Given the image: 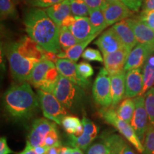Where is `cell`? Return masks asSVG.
I'll use <instances>...</instances> for the list:
<instances>
[{
    "mask_svg": "<svg viewBox=\"0 0 154 154\" xmlns=\"http://www.w3.org/2000/svg\"><path fill=\"white\" fill-rule=\"evenodd\" d=\"M153 54L154 44L138 43L130 52L124 70L127 72L133 69L142 68L146 61Z\"/></svg>",
    "mask_w": 154,
    "mask_h": 154,
    "instance_id": "4fadbf2b",
    "label": "cell"
},
{
    "mask_svg": "<svg viewBox=\"0 0 154 154\" xmlns=\"http://www.w3.org/2000/svg\"><path fill=\"white\" fill-rule=\"evenodd\" d=\"M73 149L69 147H65V146H61L60 149L59 154H71L72 152Z\"/></svg>",
    "mask_w": 154,
    "mask_h": 154,
    "instance_id": "7dc6e473",
    "label": "cell"
},
{
    "mask_svg": "<svg viewBox=\"0 0 154 154\" xmlns=\"http://www.w3.org/2000/svg\"><path fill=\"white\" fill-rule=\"evenodd\" d=\"M46 12L51 20L60 27L65 19L72 14L70 0H63L57 5L45 9Z\"/></svg>",
    "mask_w": 154,
    "mask_h": 154,
    "instance_id": "44dd1931",
    "label": "cell"
},
{
    "mask_svg": "<svg viewBox=\"0 0 154 154\" xmlns=\"http://www.w3.org/2000/svg\"><path fill=\"white\" fill-rule=\"evenodd\" d=\"M59 41L61 49L63 51H66L69 48L79 43V41L72 34V32L68 28L63 26H61L59 27Z\"/></svg>",
    "mask_w": 154,
    "mask_h": 154,
    "instance_id": "83f0119b",
    "label": "cell"
},
{
    "mask_svg": "<svg viewBox=\"0 0 154 154\" xmlns=\"http://www.w3.org/2000/svg\"><path fill=\"white\" fill-rule=\"evenodd\" d=\"M72 13L76 17H88L89 15V9L84 0H70Z\"/></svg>",
    "mask_w": 154,
    "mask_h": 154,
    "instance_id": "d6a6232c",
    "label": "cell"
},
{
    "mask_svg": "<svg viewBox=\"0 0 154 154\" xmlns=\"http://www.w3.org/2000/svg\"><path fill=\"white\" fill-rule=\"evenodd\" d=\"M82 121L84 132L86 133V134L89 135L90 136H91L92 138L95 139L98 134V128L96 125L85 116L83 117Z\"/></svg>",
    "mask_w": 154,
    "mask_h": 154,
    "instance_id": "d590c367",
    "label": "cell"
},
{
    "mask_svg": "<svg viewBox=\"0 0 154 154\" xmlns=\"http://www.w3.org/2000/svg\"><path fill=\"white\" fill-rule=\"evenodd\" d=\"M19 154H38L36 153V150L34 148H32V146L26 145L25 149L22 152H20Z\"/></svg>",
    "mask_w": 154,
    "mask_h": 154,
    "instance_id": "f6af8a7d",
    "label": "cell"
},
{
    "mask_svg": "<svg viewBox=\"0 0 154 154\" xmlns=\"http://www.w3.org/2000/svg\"><path fill=\"white\" fill-rule=\"evenodd\" d=\"M61 147V146H56L49 148V149L47 150V152H46L45 154H59Z\"/></svg>",
    "mask_w": 154,
    "mask_h": 154,
    "instance_id": "bcb514c9",
    "label": "cell"
},
{
    "mask_svg": "<svg viewBox=\"0 0 154 154\" xmlns=\"http://www.w3.org/2000/svg\"><path fill=\"white\" fill-rule=\"evenodd\" d=\"M56 146H61L60 142L59 140V135H58L57 127L51 129L49 134H47V137L45 138L44 146L46 149H48L49 148Z\"/></svg>",
    "mask_w": 154,
    "mask_h": 154,
    "instance_id": "e575fe53",
    "label": "cell"
},
{
    "mask_svg": "<svg viewBox=\"0 0 154 154\" xmlns=\"http://www.w3.org/2000/svg\"><path fill=\"white\" fill-rule=\"evenodd\" d=\"M131 51L126 47L103 57L104 68L109 72V75L124 70L125 64Z\"/></svg>",
    "mask_w": 154,
    "mask_h": 154,
    "instance_id": "e0dca14e",
    "label": "cell"
},
{
    "mask_svg": "<svg viewBox=\"0 0 154 154\" xmlns=\"http://www.w3.org/2000/svg\"><path fill=\"white\" fill-rule=\"evenodd\" d=\"M56 66L61 76L66 78L76 85L86 89L90 86L91 82L82 77L77 71V64L69 59H59L55 63Z\"/></svg>",
    "mask_w": 154,
    "mask_h": 154,
    "instance_id": "7c38bea8",
    "label": "cell"
},
{
    "mask_svg": "<svg viewBox=\"0 0 154 154\" xmlns=\"http://www.w3.org/2000/svg\"><path fill=\"white\" fill-rule=\"evenodd\" d=\"M143 145V152L142 154H154V127L150 124L146 130Z\"/></svg>",
    "mask_w": 154,
    "mask_h": 154,
    "instance_id": "1f68e13d",
    "label": "cell"
},
{
    "mask_svg": "<svg viewBox=\"0 0 154 154\" xmlns=\"http://www.w3.org/2000/svg\"><path fill=\"white\" fill-rule=\"evenodd\" d=\"M103 11L108 26L125 20L132 15L131 9L121 0L116 2L109 3Z\"/></svg>",
    "mask_w": 154,
    "mask_h": 154,
    "instance_id": "2e32d148",
    "label": "cell"
},
{
    "mask_svg": "<svg viewBox=\"0 0 154 154\" xmlns=\"http://www.w3.org/2000/svg\"><path fill=\"white\" fill-rule=\"evenodd\" d=\"M154 10V0H143L142 5V11Z\"/></svg>",
    "mask_w": 154,
    "mask_h": 154,
    "instance_id": "ee69618b",
    "label": "cell"
},
{
    "mask_svg": "<svg viewBox=\"0 0 154 154\" xmlns=\"http://www.w3.org/2000/svg\"><path fill=\"white\" fill-rule=\"evenodd\" d=\"M134 31L138 43L154 44V30L137 19H125Z\"/></svg>",
    "mask_w": 154,
    "mask_h": 154,
    "instance_id": "d6986e66",
    "label": "cell"
},
{
    "mask_svg": "<svg viewBox=\"0 0 154 154\" xmlns=\"http://www.w3.org/2000/svg\"><path fill=\"white\" fill-rule=\"evenodd\" d=\"M59 76L55 63L44 58L34 67L29 82L38 90L52 93Z\"/></svg>",
    "mask_w": 154,
    "mask_h": 154,
    "instance_id": "277c9868",
    "label": "cell"
},
{
    "mask_svg": "<svg viewBox=\"0 0 154 154\" xmlns=\"http://www.w3.org/2000/svg\"><path fill=\"white\" fill-rule=\"evenodd\" d=\"M144 96L149 124L154 127V86L148 90Z\"/></svg>",
    "mask_w": 154,
    "mask_h": 154,
    "instance_id": "4dcf8cb0",
    "label": "cell"
},
{
    "mask_svg": "<svg viewBox=\"0 0 154 154\" xmlns=\"http://www.w3.org/2000/svg\"><path fill=\"white\" fill-rule=\"evenodd\" d=\"M34 149L36 150V153L38 154H45L47 150L44 146H38V147L34 148Z\"/></svg>",
    "mask_w": 154,
    "mask_h": 154,
    "instance_id": "c3c4849f",
    "label": "cell"
},
{
    "mask_svg": "<svg viewBox=\"0 0 154 154\" xmlns=\"http://www.w3.org/2000/svg\"><path fill=\"white\" fill-rule=\"evenodd\" d=\"M99 34H94L90 36L89 38L85 40V41H83L81 42H79L78 44H76V45L73 46L72 47L69 48V49H67L66 51H61L59 54H57L58 57L59 59H69L70 60L74 61L75 62H76L79 60L80 57H82L83 52L84 51V50L86 49V47L91 42L93 41L96 36Z\"/></svg>",
    "mask_w": 154,
    "mask_h": 154,
    "instance_id": "603a6c76",
    "label": "cell"
},
{
    "mask_svg": "<svg viewBox=\"0 0 154 154\" xmlns=\"http://www.w3.org/2000/svg\"><path fill=\"white\" fill-rule=\"evenodd\" d=\"M143 88V76L142 68L128 70L126 74V92L124 98H135L140 96Z\"/></svg>",
    "mask_w": 154,
    "mask_h": 154,
    "instance_id": "9a60e30c",
    "label": "cell"
},
{
    "mask_svg": "<svg viewBox=\"0 0 154 154\" xmlns=\"http://www.w3.org/2000/svg\"><path fill=\"white\" fill-rule=\"evenodd\" d=\"M112 27L121 38L124 47L131 51L138 42L130 25L126 22V20H123L116 23Z\"/></svg>",
    "mask_w": 154,
    "mask_h": 154,
    "instance_id": "ffe728a7",
    "label": "cell"
},
{
    "mask_svg": "<svg viewBox=\"0 0 154 154\" xmlns=\"http://www.w3.org/2000/svg\"><path fill=\"white\" fill-rule=\"evenodd\" d=\"M100 114L106 122L113 126L126 139L131 143L137 151L140 153L143 152V143L138 138L131 125L126 121L121 119L117 116L115 108H106L102 109L100 111Z\"/></svg>",
    "mask_w": 154,
    "mask_h": 154,
    "instance_id": "8992f818",
    "label": "cell"
},
{
    "mask_svg": "<svg viewBox=\"0 0 154 154\" xmlns=\"http://www.w3.org/2000/svg\"><path fill=\"white\" fill-rule=\"evenodd\" d=\"M94 43L102 52L103 57L125 47L113 27L108 29L102 33Z\"/></svg>",
    "mask_w": 154,
    "mask_h": 154,
    "instance_id": "5bb4252c",
    "label": "cell"
},
{
    "mask_svg": "<svg viewBox=\"0 0 154 154\" xmlns=\"http://www.w3.org/2000/svg\"><path fill=\"white\" fill-rule=\"evenodd\" d=\"M63 0H26V3L34 8H49Z\"/></svg>",
    "mask_w": 154,
    "mask_h": 154,
    "instance_id": "8d00e7d4",
    "label": "cell"
},
{
    "mask_svg": "<svg viewBox=\"0 0 154 154\" xmlns=\"http://www.w3.org/2000/svg\"><path fill=\"white\" fill-rule=\"evenodd\" d=\"M77 71L81 76L88 79L94 74V69L91 64L86 61H82L77 64Z\"/></svg>",
    "mask_w": 154,
    "mask_h": 154,
    "instance_id": "f35d334b",
    "label": "cell"
},
{
    "mask_svg": "<svg viewBox=\"0 0 154 154\" xmlns=\"http://www.w3.org/2000/svg\"><path fill=\"white\" fill-rule=\"evenodd\" d=\"M69 143L74 148H77L81 150H85L88 147L94 140V138L83 132L80 136H76L74 134H69Z\"/></svg>",
    "mask_w": 154,
    "mask_h": 154,
    "instance_id": "f1b7e54d",
    "label": "cell"
},
{
    "mask_svg": "<svg viewBox=\"0 0 154 154\" xmlns=\"http://www.w3.org/2000/svg\"><path fill=\"white\" fill-rule=\"evenodd\" d=\"M14 153L10 148L7 145V140L5 137L0 138V154H11Z\"/></svg>",
    "mask_w": 154,
    "mask_h": 154,
    "instance_id": "7bdbcfd3",
    "label": "cell"
},
{
    "mask_svg": "<svg viewBox=\"0 0 154 154\" xmlns=\"http://www.w3.org/2000/svg\"><path fill=\"white\" fill-rule=\"evenodd\" d=\"M71 154H84L82 150L79 149H77V148H74L72 150V152Z\"/></svg>",
    "mask_w": 154,
    "mask_h": 154,
    "instance_id": "681fc988",
    "label": "cell"
},
{
    "mask_svg": "<svg viewBox=\"0 0 154 154\" xmlns=\"http://www.w3.org/2000/svg\"><path fill=\"white\" fill-rule=\"evenodd\" d=\"M89 9H101L103 10L109 3L106 0H84Z\"/></svg>",
    "mask_w": 154,
    "mask_h": 154,
    "instance_id": "60d3db41",
    "label": "cell"
},
{
    "mask_svg": "<svg viewBox=\"0 0 154 154\" xmlns=\"http://www.w3.org/2000/svg\"><path fill=\"white\" fill-rule=\"evenodd\" d=\"M61 26L68 28L79 42L85 41L94 35L92 33L91 22L88 17H76L71 14L63 20Z\"/></svg>",
    "mask_w": 154,
    "mask_h": 154,
    "instance_id": "30bf717a",
    "label": "cell"
},
{
    "mask_svg": "<svg viewBox=\"0 0 154 154\" xmlns=\"http://www.w3.org/2000/svg\"><path fill=\"white\" fill-rule=\"evenodd\" d=\"M67 110L73 111L82 105L85 97L84 88L60 75L52 92Z\"/></svg>",
    "mask_w": 154,
    "mask_h": 154,
    "instance_id": "5b68a950",
    "label": "cell"
},
{
    "mask_svg": "<svg viewBox=\"0 0 154 154\" xmlns=\"http://www.w3.org/2000/svg\"><path fill=\"white\" fill-rule=\"evenodd\" d=\"M54 123L43 118L36 119L32 124V129L26 140V145L32 148L44 146L47 134L51 129L57 127Z\"/></svg>",
    "mask_w": 154,
    "mask_h": 154,
    "instance_id": "8fae6325",
    "label": "cell"
},
{
    "mask_svg": "<svg viewBox=\"0 0 154 154\" xmlns=\"http://www.w3.org/2000/svg\"><path fill=\"white\" fill-rule=\"evenodd\" d=\"M82 57L83 59L90 61H99V62L103 61V59L100 51L96 49H92V48H87V49L84 50L82 55Z\"/></svg>",
    "mask_w": 154,
    "mask_h": 154,
    "instance_id": "74e56055",
    "label": "cell"
},
{
    "mask_svg": "<svg viewBox=\"0 0 154 154\" xmlns=\"http://www.w3.org/2000/svg\"><path fill=\"white\" fill-rule=\"evenodd\" d=\"M92 92L96 103L100 106L103 109L111 106L112 98L110 76L105 68H102L96 76L92 88Z\"/></svg>",
    "mask_w": 154,
    "mask_h": 154,
    "instance_id": "ba28073f",
    "label": "cell"
},
{
    "mask_svg": "<svg viewBox=\"0 0 154 154\" xmlns=\"http://www.w3.org/2000/svg\"><path fill=\"white\" fill-rule=\"evenodd\" d=\"M113 153L112 150L104 140L101 142L94 143L90 146L86 151V154H111Z\"/></svg>",
    "mask_w": 154,
    "mask_h": 154,
    "instance_id": "836d02e7",
    "label": "cell"
},
{
    "mask_svg": "<svg viewBox=\"0 0 154 154\" xmlns=\"http://www.w3.org/2000/svg\"></svg>",
    "mask_w": 154,
    "mask_h": 154,
    "instance_id": "f5cc1de1",
    "label": "cell"
},
{
    "mask_svg": "<svg viewBox=\"0 0 154 154\" xmlns=\"http://www.w3.org/2000/svg\"><path fill=\"white\" fill-rule=\"evenodd\" d=\"M37 96L44 116L57 124L61 125L63 118L68 114L66 108L52 93L38 90Z\"/></svg>",
    "mask_w": 154,
    "mask_h": 154,
    "instance_id": "52a82bcc",
    "label": "cell"
},
{
    "mask_svg": "<svg viewBox=\"0 0 154 154\" xmlns=\"http://www.w3.org/2000/svg\"><path fill=\"white\" fill-rule=\"evenodd\" d=\"M108 3H113V2H118V1H120V0H106Z\"/></svg>",
    "mask_w": 154,
    "mask_h": 154,
    "instance_id": "f907efd6",
    "label": "cell"
},
{
    "mask_svg": "<svg viewBox=\"0 0 154 154\" xmlns=\"http://www.w3.org/2000/svg\"><path fill=\"white\" fill-rule=\"evenodd\" d=\"M137 19L141 21L142 22L154 30V10L146 11H141L138 17H137Z\"/></svg>",
    "mask_w": 154,
    "mask_h": 154,
    "instance_id": "ab89813d",
    "label": "cell"
},
{
    "mask_svg": "<svg viewBox=\"0 0 154 154\" xmlns=\"http://www.w3.org/2000/svg\"><path fill=\"white\" fill-rule=\"evenodd\" d=\"M44 50L29 36L5 45V53L13 79L19 84L29 82L34 67L45 58Z\"/></svg>",
    "mask_w": 154,
    "mask_h": 154,
    "instance_id": "6da1fadb",
    "label": "cell"
},
{
    "mask_svg": "<svg viewBox=\"0 0 154 154\" xmlns=\"http://www.w3.org/2000/svg\"><path fill=\"white\" fill-rule=\"evenodd\" d=\"M0 14L2 19L16 18L17 12L13 0H0Z\"/></svg>",
    "mask_w": 154,
    "mask_h": 154,
    "instance_id": "f546056e",
    "label": "cell"
},
{
    "mask_svg": "<svg viewBox=\"0 0 154 154\" xmlns=\"http://www.w3.org/2000/svg\"><path fill=\"white\" fill-rule=\"evenodd\" d=\"M111 154H114V153H111Z\"/></svg>",
    "mask_w": 154,
    "mask_h": 154,
    "instance_id": "816d5d0a",
    "label": "cell"
},
{
    "mask_svg": "<svg viewBox=\"0 0 154 154\" xmlns=\"http://www.w3.org/2000/svg\"><path fill=\"white\" fill-rule=\"evenodd\" d=\"M61 125L68 134H74L80 136L84 132L82 121L78 117L74 116H65L61 122Z\"/></svg>",
    "mask_w": 154,
    "mask_h": 154,
    "instance_id": "4316f807",
    "label": "cell"
},
{
    "mask_svg": "<svg viewBox=\"0 0 154 154\" xmlns=\"http://www.w3.org/2000/svg\"><path fill=\"white\" fill-rule=\"evenodd\" d=\"M131 11H138L143 5V0H121Z\"/></svg>",
    "mask_w": 154,
    "mask_h": 154,
    "instance_id": "b9f144b4",
    "label": "cell"
},
{
    "mask_svg": "<svg viewBox=\"0 0 154 154\" xmlns=\"http://www.w3.org/2000/svg\"><path fill=\"white\" fill-rule=\"evenodd\" d=\"M134 110V98H126L119 105L116 111L119 118L131 124Z\"/></svg>",
    "mask_w": 154,
    "mask_h": 154,
    "instance_id": "484cf974",
    "label": "cell"
},
{
    "mask_svg": "<svg viewBox=\"0 0 154 154\" xmlns=\"http://www.w3.org/2000/svg\"><path fill=\"white\" fill-rule=\"evenodd\" d=\"M25 31L28 36L44 51L54 54L61 52L59 41V27L40 8L29 9L24 17Z\"/></svg>",
    "mask_w": 154,
    "mask_h": 154,
    "instance_id": "7a4b0ae2",
    "label": "cell"
},
{
    "mask_svg": "<svg viewBox=\"0 0 154 154\" xmlns=\"http://www.w3.org/2000/svg\"><path fill=\"white\" fill-rule=\"evenodd\" d=\"M135 101V110L131 122L138 137L143 143L146 130L149 126V116L145 106V96H138L134 98Z\"/></svg>",
    "mask_w": 154,
    "mask_h": 154,
    "instance_id": "9c48e42d",
    "label": "cell"
},
{
    "mask_svg": "<svg viewBox=\"0 0 154 154\" xmlns=\"http://www.w3.org/2000/svg\"><path fill=\"white\" fill-rule=\"evenodd\" d=\"M4 106L7 112L14 119H27L35 112L39 104L29 83L25 82L11 86L3 96Z\"/></svg>",
    "mask_w": 154,
    "mask_h": 154,
    "instance_id": "3957f363",
    "label": "cell"
},
{
    "mask_svg": "<svg viewBox=\"0 0 154 154\" xmlns=\"http://www.w3.org/2000/svg\"><path fill=\"white\" fill-rule=\"evenodd\" d=\"M102 139L105 140L110 146L114 154H137L131 147L124 140V138L116 134L106 135L102 136Z\"/></svg>",
    "mask_w": 154,
    "mask_h": 154,
    "instance_id": "7402d4cb",
    "label": "cell"
},
{
    "mask_svg": "<svg viewBox=\"0 0 154 154\" xmlns=\"http://www.w3.org/2000/svg\"><path fill=\"white\" fill-rule=\"evenodd\" d=\"M88 18L91 22L93 34H99L102 31L109 26L103 11L101 9H89Z\"/></svg>",
    "mask_w": 154,
    "mask_h": 154,
    "instance_id": "cb8c5ba5",
    "label": "cell"
},
{
    "mask_svg": "<svg viewBox=\"0 0 154 154\" xmlns=\"http://www.w3.org/2000/svg\"><path fill=\"white\" fill-rule=\"evenodd\" d=\"M143 76V88L141 94L144 95L148 90L154 86V56L153 54L149 58L142 67Z\"/></svg>",
    "mask_w": 154,
    "mask_h": 154,
    "instance_id": "d4e9b609",
    "label": "cell"
},
{
    "mask_svg": "<svg viewBox=\"0 0 154 154\" xmlns=\"http://www.w3.org/2000/svg\"><path fill=\"white\" fill-rule=\"evenodd\" d=\"M126 74L124 70L109 75L111 80V92L112 98L111 107L116 108L124 98L126 92Z\"/></svg>",
    "mask_w": 154,
    "mask_h": 154,
    "instance_id": "ac0fdd59",
    "label": "cell"
}]
</instances>
